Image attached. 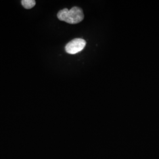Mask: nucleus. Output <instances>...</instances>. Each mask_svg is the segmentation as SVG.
Wrapping results in <instances>:
<instances>
[{"mask_svg": "<svg viewBox=\"0 0 159 159\" xmlns=\"http://www.w3.org/2000/svg\"><path fill=\"white\" fill-rule=\"evenodd\" d=\"M86 45L84 40L81 39H75L70 41L66 46V51L70 54H75L82 51Z\"/></svg>", "mask_w": 159, "mask_h": 159, "instance_id": "2", "label": "nucleus"}, {"mask_svg": "<svg viewBox=\"0 0 159 159\" xmlns=\"http://www.w3.org/2000/svg\"><path fill=\"white\" fill-rule=\"evenodd\" d=\"M57 17L60 21L75 24L82 21L84 16L82 9L78 7H74L70 10L64 8L60 11L57 14Z\"/></svg>", "mask_w": 159, "mask_h": 159, "instance_id": "1", "label": "nucleus"}, {"mask_svg": "<svg viewBox=\"0 0 159 159\" xmlns=\"http://www.w3.org/2000/svg\"><path fill=\"white\" fill-rule=\"evenodd\" d=\"M21 4L23 7L26 9H31L35 5V1L34 0H23Z\"/></svg>", "mask_w": 159, "mask_h": 159, "instance_id": "3", "label": "nucleus"}]
</instances>
